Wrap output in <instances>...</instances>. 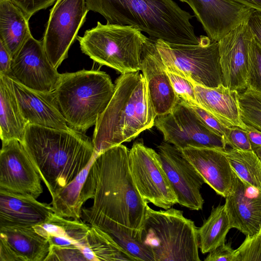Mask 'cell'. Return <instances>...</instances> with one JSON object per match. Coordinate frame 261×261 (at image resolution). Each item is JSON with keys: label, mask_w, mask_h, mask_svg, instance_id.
<instances>
[{"label": "cell", "mask_w": 261, "mask_h": 261, "mask_svg": "<svg viewBox=\"0 0 261 261\" xmlns=\"http://www.w3.org/2000/svg\"><path fill=\"white\" fill-rule=\"evenodd\" d=\"M129 154L121 144L97 154L83 189L84 202H93L82 208L81 218L110 235L123 233L141 240L148 203L133 181Z\"/></svg>", "instance_id": "obj_1"}, {"label": "cell", "mask_w": 261, "mask_h": 261, "mask_svg": "<svg viewBox=\"0 0 261 261\" xmlns=\"http://www.w3.org/2000/svg\"><path fill=\"white\" fill-rule=\"evenodd\" d=\"M22 143L51 197L72 181L97 154L92 140L71 128L28 124Z\"/></svg>", "instance_id": "obj_2"}, {"label": "cell", "mask_w": 261, "mask_h": 261, "mask_svg": "<svg viewBox=\"0 0 261 261\" xmlns=\"http://www.w3.org/2000/svg\"><path fill=\"white\" fill-rule=\"evenodd\" d=\"M115 86L110 102L95 125L92 142L97 154L130 142L151 128L157 116L146 80L139 71L122 73Z\"/></svg>", "instance_id": "obj_3"}, {"label": "cell", "mask_w": 261, "mask_h": 261, "mask_svg": "<svg viewBox=\"0 0 261 261\" xmlns=\"http://www.w3.org/2000/svg\"><path fill=\"white\" fill-rule=\"evenodd\" d=\"M89 11L107 23L131 25L152 39L167 43L196 44L199 38L191 22L194 15L173 0H86Z\"/></svg>", "instance_id": "obj_4"}, {"label": "cell", "mask_w": 261, "mask_h": 261, "mask_svg": "<svg viewBox=\"0 0 261 261\" xmlns=\"http://www.w3.org/2000/svg\"><path fill=\"white\" fill-rule=\"evenodd\" d=\"M115 86L104 71L83 69L61 74L53 91L68 126L85 132L106 110Z\"/></svg>", "instance_id": "obj_5"}, {"label": "cell", "mask_w": 261, "mask_h": 261, "mask_svg": "<svg viewBox=\"0 0 261 261\" xmlns=\"http://www.w3.org/2000/svg\"><path fill=\"white\" fill-rule=\"evenodd\" d=\"M141 239L154 261L201 260L198 228L182 211H155L147 204Z\"/></svg>", "instance_id": "obj_6"}, {"label": "cell", "mask_w": 261, "mask_h": 261, "mask_svg": "<svg viewBox=\"0 0 261 261\" xmlns=\"http://www.w3.org/2000/svg\"><path fill=\"white\" fill-rule=\"evenodd\" d=\"M147 38L131 25L102 24L77 36L82 51L100 65L122 73L140 70L144 43Z\"/></svg>", "instance_id": "obj_7"}, {"label": "cell", "mask_w": 261, "mask_h": 261, "mask_svg": "<svg viewBox=\"0 0 261 261\" xmlns=\"http://www.w3.org/2000/svg\"><path fill=\"white\" fill-rule=\"evenodd\" d=\"M199 38L196 44L153 40L167 71L186 78L194 84L218 87L223 83L218 43L203 35Z\"/></svg>", "instance_id": "obj_8"}, {"label": "cell", "mask_w": 261, "mask_h": 261, "mask_svg": "<svg viewBox=\"0 0 261 261\" xmlns=\"http://www.w3.org/2000/svg\"><path fill=\"white\" fill-rule=\"evenodd\" d=\"M129 166L134 184L146 202L165 210L177 203L159 153L142 140L135 141L129 149Z\"/></svg>", "instance_id": "obj_9"}, {"label": "cell", "mask_w": 261, "mask_h": 261, "mask_svg": "<svg viewBox=\"0 0 261 261\" xmlns=\"http://www.w3.org/2000/svg\"><path fill=\"white\" fill-rule=\"evenodd\" d=\"M89 11L86 0H57L50 10L42 41L55 68L67 58L69 49L86 21Z\"/></svg>", "instance_id": "obj_10"}, {"label": "cell", "mask_w": 261, "mask_h": 261, "mask_svg": "<svg viewBox=\"0 0 261 261\" xmlns=\"http://www.w3.org/2000/svg\"><path fill=\"white\" fill-rule=\"evenodd\" d=\"M154 125L162 133L165 142L180 150L189 146L226 148L223 139L210 130L179 98L169 113L156 116Z\"/></svg>", "instance_id": "obj_11"}, {"label": "cell", "mask_w": 261, "mask_h": 261, "mask_svg": "<svg viewBox=\"0 0 261 261\" xmlns=\"http://www.w3.org/2000/svg\"><path fill=\"white\" fill-rule=\"evenodd\" d=\"M41 177L22 142H2L0 189L37 198L43 193Z\"/></svg>", "instance_id": "obj_12"}, {"label": "cell", "mask_w": 261, "mask_h": 261, "mask_svg": "<svg viewBox=\"0 0 261 261\" xmlns=\"http://www.w3.org/2000/svg\"><path fill=\"white\" fill-rule=\"evenodd\" d=\"M158 153L177 198V203L190 210L203 208L200 192L204 181L181 151L166 142L158 146Z\"/></svg>", "instance_id": "obj_13"}, {"label": "cell", "mask_w": 261, "mask_h": 261, "mask_svg": "<svg viewBox=\"0 0 261 261\" xmlns=\"http://www.w3.org/2000/svg\"><path fill=\"white\" fill-rule=\"evenodd\" d=\"M60 75L50 62L42 41L33 36L13 58L11 76L30 89L53 92Z\"/></svg>", "instance_id": "obj_14"}, {"label": "cell", "mask_w": 261, "mask_h": 261, "mask_svg": "<svg viewBox=\"0 0 261 261\" xmlns=\"http://www.w3.org/2000/svg\"><path fill=\"white\" fill-rule=\"evenodd\" d=\"M252 38L247 20L218 42L222 84L239 93L247 87L248 48Z\"/></svg>", "instance_id": "obj_15"}, {"label": "cell", "mask_w": 261, "mask_h": 261, "mask_svg": "<svg viewBox=\"0 0 261 261\" xmlns=\"http://www.w3.org/2000/svg\"><path fill=\"white\" fill-rule=\"evenodd\" d=\"M194 16L212 40L218 42L248 20L255 10L233 0H190Z\"/></svg>", "instance_id": "obj_16"}, {"label": "cell", "mask_w": 261, "mask_h": 261, "mask_svg": "<svg viewBox=\"0 0 261 261\" xmlns=\"http://www.w3.org/2000/svg\"><path fill=\"white\" fill-rule=\"evenodd\" d=\"M14 93L21 114L28 124L57 129H68L54 92L33 90L11 76H4Z\"/></svg>", "instance_id": "obj_17"}, {"label": "cell", "mask_w": 261, "mask_h": 261, "mask_svg": "<svg viewBox=\"0 0 261 261\" xmlns=\"http://www.w3.org/2000/svg\"><path fill=\"white\" fill-rule=\"evenodd\" d=\"M230 190L225 205L231 228L245 236L259 233L261 229V191L249 185L233 171Z\"/></svg>", "instance_id": "obj_18"}, {"label": "cell", "mask_w": 261, "mask_h": 261, "mask_svg": "<svg viewBox=\"0 0 261 261\" xmlns=\"http://www.w3.org/2000/svg\"><path fill=\"white\" fill-rule=\"evenodd\" d=\"M140 70L146 80L150 98L157 116L169 113L178 98L153 39L147 37L143 45Z\"/></svg>", "instance_id": "obj_19"}, {"label": "cell", "mask_w": 261, "mask_h": 261, "mask_svg": "<svg viewBox=\"0 0 261 261\" xmlns=\"http://www.w3.org/2000/svg\"><path fill=\"white\" fill-rule=\"evenodd\" d=\"M181 151L204 182L225 198L230 190L233 174L224 150L189 146Z\"/></svg>", "instance_id": "obj_20"}, {"label": "cell", "mask_w": 261, "mask_h": 261, "mask_svg": "<svg viewBox=\"0 0 261 261\" xmlns=\"http://www.w3.org/2000/svg\"><path fill=\"white\" fill-rule=\"evenodd\" d=\"M48 240L33 227H0V258L3 261H45Z\"/></svg>", "instance_id": "obj_21"}, {"label": "cell", "mask_w": 261, "mask_h": 261, "mask_svg": "<svg viewBox=\"0 0 261 261\" xmlns=\"http://www.w3.org/2000/svg\"><path fill=\"white\" fill-rule=\"evenodd\" d=\"M54 213L50 204L0 189V227H33L46 222Z\"/></svg>", "instance_id": "obj_22"}, {"label": "cell", "mask_w": 261, "mask_h": 261, "mask_svg": "<svg viewBox=\"0 0 261 261\" xmlns=\"http://www.w3.org/2000/svg\"><path fill=\"white\" fill-rule=\"evenodd\" d=\"M194 88L198 105L221 123L227 127L245 128L241 118L239 92L223 84L215 88L194 84Z\"/></svg>", "instance_id": "obj_23"}, {"label": "cell", "mask_w": 261, "mask_h": 261, "mask_svg": "<svg viewBox=\"0 0 261 261\" xmlns=\"http://www.w3.org/2000/svg\"><path fill=\"white\" fill-rule=\"evenodd\" d=\"M29 21L12 0L0 1V41L13 58L32 36Z\"/></svg>", "instance_id": "obj_24"}, {"label": "cell", "mask_w": 261, "mask_h": 261, "mask_svg": "<svg viewBox=\"0 0 261 261\" xmlns=\"http://www.w3.org/2000/svg\"><path fill=\"white\" fill-rule=\"evenodd\" d=\"M28 124L14 93L4 77L0 75V134L2 142L15 139L22 142Z\"/></svg>", "instance_id": "obj_25"}, {"label": "cell", "mask_w": 261, "mask_h": 261, "mask_svg": "<svg viewBox=\"0 0 261 261\" xmlns=\"http://www.w3.org/2000/svg\"><path fill=\"white\" fill-rule=\"evenodd\" d=\"M97 154L72 181L51 197L50 204L55 214L66 218L81 219L82 206L85 203L83 187Z\"/></svg>", "instance_id": "obj_26"}, {"label": "cell", "mask_w": 261, "mask_h": 261, "mask_svg": "<svg viewBox=\"0 0 261 261\" xmlns=\"http://www.w3.org/2000/svg\"><path fill=\"white\" fill-rule=\"evenodd\" d=\"M231 228L225 204L213 207L209 217L198 228L199 247L202 253H209L225 243Z\"/></svg>", "instance_id": "obj_27"}, {"label": "cell", "mask_w": 261, "mask_h": 261, "mask_svg": "<svg viewBox=\"0 0 261 261\" xmlns=\"http://www.w3.org/2000/svg\"><path fill=\"white\" fill-rule=\"evenodd\" d=\"M45 239L49 236L70 239L80 248L87 245V234L90 226L80 220L66 218L54 213L45 222L33 226Z\"/></svg>", "instance_id": "obj_28"}, {"label": "cell", "mask_w": 261, "mask_h": 261, "mask_svg": "<svg viewBox=\"0 0 261 261\" xmlns=\"http://www.w3.org/2000/svg\"><path fill=\"white\" fill-rule=\"evenodd\" d=\"M224 153L236 174L261 191V162L254 151L230 147L226 148Z\"/></svg>", "instance_id": "obj_29"}, {"label": "cell", "mask_w": 261, "mask_h": 261, "mask_svg": "<svg viewBox=\"0 0 261 261\" xmlns=\"http://www.w3.org/2000/svg\"><path fill=\"white\" fill-rule=\"evenodd\" d=\"M87 244L97 261H136L109 233L98 228L90 226Z\"/></svg>", "instance_id": "obj_30"}, {"label": "cell", "mask_w": 261, "mask_h": 261, "mask_svg": "<svg viewBox=\"0 0 261 261\" xmlns=\"http://www.w3.org/2000/svg\"><path fill=\"white\" fill-rule=\"evenodd\" d=\"M239 102L243 122L261 132V92L247 87L239 93Z\"/></svg>", "instance_id": "obj_31"}, {"label": "cell", "mask_w": 261, "mask_h": 261, "mask_svg": "<svg viewBox=\"0 0 261 261\" xmlns=\"http://www.w3.org/2000/svg\"><path fill=\"white\" fill-rule=\"evenodd\" d=\"M110 236L136 261H154L152 252L141 240L123 233Z\"/></svg>", "instance_id": "obj_32"}, {"label": "cell", "mask_w": 261, "mask_h": 261, "mask_svg": "<svg viewBox=\"0 0 261 261\" xmlns=\"http://www.w3.org/2000/svg\"><path fill=\"white\" fill-rule=\"evenodd\" d=\"M247 87L261 92V47L253 37L248 48Z\"/></svg>", "instance_id": "obj_33"}, {"label": "cell", "mask_w": 261, "mask_h": 261, "mask_svg": "<svg viewBox=\"0 0 261 261\" xmlns=\"http://www.w3.org/2000/svg\"><path fill=\"white\" fill-rule=\"evenodd\" d=\"M236 250L237 261H261V233L246 236Z\"/></svg>", "instance_id": "obj_34"}, {"label": "cell", "mask_w": 261, "mask_h": 261, "mask_svg": "<svg viewBox=\"0 0 261 261\" xmlns=\"http://www.w3.org/2000/svg\"><path fill=\"white\" fill-rule=\"evenodd\" d=\"M180 100L183 103L190 108L196 114L202 122L210 130L221 137L224 141L226 146H228L229 127H226L221 123L212 114L199 106L197 103L186 102L181 99H180Z\"/></svg>", "instance_id": "obj_35"}, {"label": "cell", "mask_w": 261, "mask_h": 261, "mask_svg": "<svg viewBox=\"0 0 261 261\" xmlns=\"http://www.w3.org/2000/svg\"><path fill=\"white\" fill-rule=\"evenodd\" d=\"M167 73L176 96L186 102L198 104L194 84L179 75L168 71Z\"/></svg>", "instance_id": "obj_36"}, {"label": "cell", "mask_w": 261, "mask_h": 261, "mask_svg": "<svg viewBox=\"0 0 261 261\" xmlns=\"http://www.w3.org/2000/svg\"><path fill=\"white\" fill-rule=\"evenodd\" d=\"M87 260L80 249L75 246L50 245L45 261Z\"/></svg>", "instance_id": "obj_37"}, {"label": "cell", "mask_w": 261, "mask_h": 261, "mask_svg": "<svg viewBox=\"0 0 261 261\" xmlns=\"http://www.w3.org/2000/svg\"><path fill=\"white\" fill-rule=\"evenodd\" d=\"M228 144L230 148L243 150H252V148L246 131L236 126L228 128Z\"/></svg>", "instance_id": "obj_38"}, {"label": "cell", "mask_w": 261, "mask_h": 261, "mask_svg": "<svg viewBox=\"0 0 261 261\" xmlns=\"http://www.w3.org/2000/svg\"><path fill=\"white\" fill-rule=\"evenodd\" d=\"M57 0H12L29 19L36 12L53 5Z\"/></svg>", "instance_id": "obj_39"}, {"label": "cell", "mask_w": 261, "mask_h": 261, "mask_svg": "<svg viewBox=\"0 0 261 261\" xmlns=\"http://www.w3.org/2000/svg\"><path fill=\"white\" fill-rule=\"evenodd\" d=\"M204 261H237L236 250L225 243L209 252Z\"/></svg>", "instance_id": "obj_40"}, {"label": "cell", "mask_w": 261, "mask_h": 261, "mask_svg": "<svg viewBox=\"0 0 261 261\" xmlns=\"http://www.w3.org/2000/svg\"><path fill=\"white\" fill-rule=\"evenodd\" d=\"M13 57L0 41V75L11 76Z\"/></svg>", "instance_id": "obj_41"}, {"label": "cell", "mask_w": 261, "mask_h": 261, "mask_svg": "<svg viewBox=\"0 0 261 261\" xmlns=\"http://www.w3.org/2000/svg\"><path fill=\"white\" fill-rule=\"evenodd\" d=\"M253 38L261 47V11L254 10L248 19Z\"/></svg>", "instance_id": "obj_42"}, {"label": "cell", "mask_w": 261, "mask_h": 261, "mask_svg": "<svg viewBox=\"0 0 261 261\" xmlns=\"http://www.w3.org/2000/svg\"><path fill=\"white\" fill-rule=\"evenodd\" d=\"M244 129L248 135L252 149L261 146V132L247 125Z\"/></svg>", "instance_id": "obj_43"}, {"label": "cell", "mask_w": 261, "mask_h": 261, "mask_svg": "<svg viewBox=\"0 0 261 261\" xmlns=\"http://www.w3.org/2000/svg\"><path fill=\"white\" fill-rule=\"evenodd\" d=\"M47 240L50 245L77 246L71 240L64 237L49 236L47 238Z\"/></svg>", "instance_id": "obj_44"}, {"label": "cell", "mask_w": 261, "mask_h": 261, "mask_svg": "<svg viewBox=\"0 0 261 261\" xmlns=\"http://www.w3.org/2000/svg\"><path fill=\"white\" fill-rule=\"evenodd\" d=\"M243 4L255 10L261 11V0H233Z\"/></svg>", "instance_id": "obj_45"}, {"label": "cell", "mask_w": 261, "mask_h": 261, "mask_svg": "<svg viewBox=\"0 0 261 261\" xmlns=\"http://www.w3.org/2000/svg\"><path fill=\"white\" fill-rule=\"evenodd\" d=\"M252 150L257 155L261 162V146L254 148Z\"/></svg>", "instance_id": "obj_46"}, {"label": "cell", "mask_w": 261, "mask_h": 261, "mask_svg": "<svg viewBox=\"0 0 261 261\" xmlns=\"http://www.w3.org/2000/svg\"><path fill=\"white\" fill-rule=\"evenodd\" d=\"M179 1L182 2L187 3L188 5H189V6L191 7V8L192 9L193 6H192V4L190 0H179Z\"/></svg>", "instance_id": "obj_47"}, {"label": "cell", "mask_w": 261, "mask_h": 261, "mask_svg": "<svg viewBox=\"0 0 261 261\" xmlns=\"http://www.w3.org/2000/svg\"><path fill=\"white\" fill-rule=\"evenodd\" d=\"M0 1H6V0H0Z\"/></svg>", "instance_id": "obj_48"}, {"label": "cell", "mask_w": 261, "mask_h": 261, "mask_svg": "<svg viewBox=\"0 0 261 261\" xmlns=\"http://www.w3.org/2000/svg\"><path fill=\"white\" fill-rule=\"evenodd\" d=\"M260 233H261V229H260Z\"/></svg>", "instance_id": "obj_49"}]
</instances>
